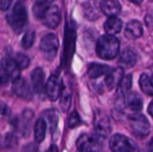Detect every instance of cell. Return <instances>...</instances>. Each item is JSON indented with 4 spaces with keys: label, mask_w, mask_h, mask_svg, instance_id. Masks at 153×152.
I'll return each mask as SVG.
<instances>
[{
    "label": "cell",
    "mask_w": 153,
    "mask_h": 152,
    "mask_svg": "<svg viewBox=\"0 0 153 152\" xmlns=\"http://www.w3.org/2000/svg\"><path fill=\"white\" fill-rule=\"evenodd\" d=\"M151 81H152V84H153V74H152V79H151Z\"/></svg>",
    "instance_id": "f35d334b"
},
{
    "label": "cell",
    "mask_w": 153,
    "mask_h": 152,
    "mask_svg": "<svg viewBox=\"0 0 153 152\" xmlns=\"http://www.w3.org/2000/svg\"><path fill=\"white\" fill-rule=\"evenodd\" d=\"M59 47V40L56 34L48 33L45 35L39 43V49L43 53L47 60H53L57 53Z\"/></svg>",
    "instance_id": "277c9868"
},
{
    "label": "cell",
    "mask_w": 153,
    "mask_h": 152,
    "mask_svg": "<svg viewBox=\"0 0 153 152\" xmlns=\"http://www.w3.org/2000/svg\"><path fill=\"white\" fill-rule=\"evenodd\" d=\"M46 152H58V148L56 145H51L50 148Z\"/></svg>",
    "instance_id": "d590c367"
},
{
    "label": "cell",
    "mask_w": 153,
    "mask_h": 152,
    "mask_svg": "<svg viewBox=\"0 0 153 152\" xmlns=\"http://www.w3.org/2000/svg\"><path fill=\"white\" fill-rule=\"evenodd\" d=\"M128 125L131 132L136 137L143 138L150 133V123L142 114H133L128 117Z\"/></svg>",
    "instance_id": "3957f363"
},
{
    "label": "cell",
    "mask_w": 153,
    "mask_h": 152,
    "mask_svg": "<svg viewBox=\"0 0 153 152\" xmlns=\"http://www.w3.org/2000/svg\"><path fill=\"white\" fill-rule=\"evenodd\" d=\"M47 123L44 119L39 118L34 125V140L37 143H40L44 141L46 136Z\"/></svg>",
    "instance_id": "44dd1931"
},
{
    "label": "cell",
    "mask_w": 153,
    "mask_h": 152,
    "mask_svg": "<svg viewBox=\"0 0 153 152\" xmlns=\"http://www.w3.org/2000/svg\"><path fill=\"white\" fill-rule=\"evenodd\" d=\"M137 60L138 56L136 52L131 47H126L122 51L118 60V64L125 68H130L136 65Z\"/></svg>",
    "instance_id": "5bb4252c"
},
{
    "label": "cell",
    "mask_w": 153,
    "mask_h": 152,
    "mask_svg": "<svg viewBox=\"0 0 153 152\" xmlns=\"http://www.w3.org/2000/svg\"><path fill=\"white\" fill-rule=\"evenodd\" d=\"M149 152H153V137L152 138L150 144H149Z\"/></svg>",
    "instance_id": "74e56055"
},
{
    "label": "cell",
    "mask_w": 153,
    "mask_h": 152,
    "mask_svg": "<svg viewBox=\"0 0 153 152\" xmlns=\"http://www.w3.org/2000/svg\"><path fill=\"white\" fill-rule=\"evenodd\" d=\"M8 113H9V108H8V107H7L5 104L0 102V114L8 115Z\"/></svg>",
    "instance_id": "836d02e7"
},
{
    "label": "cell",
    "mask_w": 153,
    "mask_h": 152,
    "mask_svg": "<svg viewBox=\"0 0 153 152\" xmlns=\"http://www.w3.org/2000/svg\"><path fill=\"white\" fill-rule=\"evenodd\" d=\"M64 90L63 82L57 75H51L46 84V93L51 101H56L61 97Z\"/></svg>",
    "instance_id": "52a82bcc"
},
{
    "label": "cell",
    "mask_w": 153,
    "mask_h": 152,
    "mask_svg": "<svg viewBox=\"0 0 153 152\" xmlns=\"http://www.w3.org/2000/svg\"><path fill=\"white\" fill-rule=\"evenodd\" d=\"M13 91L14 94L25 100H31L33 98V90L30 85L24 78H18L13 82Z\"/></svg>",
    "instance_id": "30bf717a"
},
{
    "label": "cell",
    "mask_w": 153,
    "mask_h": 152,
    "mask_svg": "<svg viewBox=\"0 0 153 152\" xmlns=\"http://www.w3.org/2000/svg\"><path fill=\"white\" fill-rule=\"evenodd\" d=\"M83 13L84 16L90 21L97 20L100 16L99 7L95 3L92 2H87L83 4Z\"/></svg>",
    "instance_id": "7402d4cb"
},
{
    "label": "cell",
    "mask_w": 153,
    "mask_h": 152,
    "mask_svg": "<svg viewBox=\"0 0 153 152\" xmlns=\"http://www.w3.org/2000/svg\"><path fill=\"white\" fill-rule=\"evenodd\" d=\"M13 60L15 61V63L17 64V65L19 66L21 70L27 68L30 65V58L26 55L22 54V53H17Z\"/></svg>",
    "instance_id": "83f0119b"
},
{
    "label": "cell",
    "mask_w": 153,
    "mask_h": 152,
    "mask_svg": "<svg viewBox=\"0 0 153 152\" xmlns=\"http://www.w3.org/2000/svg\"><path fill=\"white\" fill-rule=\"evenodd\" d=\"M109 148L113 152H133L134 143L123 134H115L110 138Z\"/></svg>",
    "instance_id": "8992f818"
},
{
    "label": "cell",
    "mask_w": 153,
    "mask_h": 152,
    "mask_svg": "<svg viewBox=\"0 0 153 152\" xmlns=\"http://www.w3.org/2000/svg\"><path fill=\"white\" fill-rule=\"evenodd\" d=\"M94 128L100 138H108L111 133V124L109 118L102 113L97 114L94 117Z\"/></svg>",
    "instance_id": "9c48e42d"
},
{
    "label": "cell",
    "mask_w": 153,
    "mask_h": 152,
    "mask_svg": "<svg viewBox=\"0 0 153 152\" xmlns=\"http://www.w3.org/2000/svg\"><path fill=\"white\" fill-rule=\"evenodd\" d=\"M150 1H153V0H150Z\"/></svg>",
    "instance_id": "ab89813d"
},
{
    "label": "cell",
    "mask_w": 153,
    "mask_h": 152,
    "mask_svg": "<svg viewBox=\"0 0 153 152\" xmlns=\"http://www.w3.org/2000/svg\"><path fill=\"white\" fill-rule=\"evenodd\" d=\"M43 24L49 29H56L61 22V11L56 4H51L45 12L42 19Z\"/></svg>",
    "instance_id": "ba28073f"
},
{
    "label": "cell",
    "mask_w": 153,
    "mask_h": 152,
    "mask_svg": "<svg viewBox=\"0 0 153 152\" xmlns=\"http://www.w3.org/2000/svg\"><path fill=\"white\" fill-rule=\"evenodd\" d=\"M119 49L120 42L115 36L103 35L97 41L96 52L101 59L112 60L116 58L119 53Z\"/></svg>",
    "instance_id": "6da1fadb"
},
{
    "label": "cell",
    "mask_w": 153,
    "mask_h": 152,
    "mask_svg": "<svg viewBox=\"0 0 153 152\" xmlns=\"http://www.w3.org/2000/svg\"><path fill=\"white\" fill-rule=\"evenodd\" d=\"M122 28H123V22L117 16L109 17L104 23V29L105 31L108 33V35L115 36L116 34L119 33L122 30Z\"/></svg>",
    "instance_id": "ac0fdd59"
},
{
    "label": "cell",
    "mask_w": 153,
    "mask_h": 152,
    "mask_svg": "<svg viewBox=\"0 0 153 152\" xmlns=\"http://www.w3.org/2000/svg\"><path fill=\"white\" fill-rule=\"evenodd\" d=\"M22 152H39V148L35 143H29L23 147Z\"/></svg>",
    "instance_id": "1f68e13d"
},
{
    "label": "cell",
    "mask_w": 153,
    "mask_h": 152,
    "mask_svg": "<svg viewBox=\"0 0 153 152\" xmlns=\"http://www.w3.org/2000/svg\"><path fill=\"white\" fill-rule=\"evenodd\" d=\"M47 117L50 123V126H51L52 131H54V129L57 125V120H58L57 113L55 110H50V111H48V115L47 116Z\"/></svg>",
    "instance_id": "f1b7e54d"
},
{
    "label": "cell",
    "mask_w": 153,
    "mask_h": 152,
    "mask_svg": "<svg viewBox=\"0 0 153 152\" xmlns=\"http://www.w3.org/2000/svg\"><path fill=\"white\" fill-rule=\"evenodd\" d=\"M111 71L110 67L107 65L92 63L88 67V75L91 79H97Z\"/></svg>",
    "instance_id": "d6986e66"
},
{
    "label": "cell",
    "mask_w": 153,
    "mask_h": 152,
    "mask_svg": "<svg viewBox=\"0 0 153 152\" xmlns=\"http://www.w3.org/2000/svg\"><path fill=\"white\" fill-rule=\"evenodd\" d=\"M13 0H0V10L7 11L12 4Z\"/></svg>",
    "instance_id": "d6a6232c"
},
{
    "label": "cell",
    "mask_w": 153,
    "mask_h": 152,
    "mask_svg": "<svg viewBox=\"0 0 153 152\" xmlns=\"http://www.w3.org/2000/svg\"><path fill=\"white\" fill-rule=\"evenodd\" d=\"M148 113L151 115V116L153 118V100L150 103V105L148 107Z\"/></svg>",
    "instance_id": "e575fe53"
},
{
    "label": "cell",
    "mask_w": 153,
    "mask_h": 152,
    "mask_svg": "<svg viewBox=\"0 0 153 152\" xmlns=\"http://www.w3.org/2000/svg\"><path fill=\"white\" fill-rule=\"evenodd\" d=\"M143 24L137 20L130 21L125 28V36L128 39H139L140 37L143 36Z\"/></svg>",
    "instance_id": "2e32d148"
},
{
    "label": "cell",
    "mask_w": 153,
    "mask_h": 152,
    "mask_svg": "<svg viewBox=\"0 0 153 152\" xmlns=\"http://www.w3.org/2000/svg\"><path fill=\"white\" fill-rule=\"evenodd\" d=\"M125 77V71L122 67H117L111 70L105 78V84L109 90H113L120 84Z\"/></svg>",
    "instance_id": "7c38bea8"
},
{
    "label": "cell",
    "mask_w": 153,
    "mask_h": 152,
    "mask_svg": "<svg viewBox=\"0 0 153 152\" xmlns=\"http://www.w3.org/2000/svg\"><path fill=\"white\" fill-rule=\"evenodd\" d=\"M139 84L143 93L149 96H153V84L150 77L146 73H143L141 75L139 80Z\"/></svg>",
    "instance_id": "d4e9b609"
},
{
    "label": "cell",
    "mask_w": 153,
    "mask_h": 152,
    "mask_svg": "<svg viewBox=\"0 0 153 152\" xmlns=\"http://www.w3.org/2000/svg\"><path fill=\"white\" fill-rule=\"evenodd\" d=\"M31 82H32L33 88H34V90L36 91V93L39 94V95L43 94L45 90H46V87L44 86L45 73L41 68L37 67L32 71V73H31Z\"/></svg>",
    "instance_id": "9a60e30c"
},
{
    "label": "cell",
    "mask_w": 153,
    "mask_h": 152,
    "mask_svg": "<svg viewBox=\"0 0 153 152\" xmlns=\"http://www.w3.org/2000/svg\"><path fill=\"white\" fill-rule=\"evenodd\" d=\"M125 106L132 111L139 112L143 109V103L142 98L136 92H129L125 97Z\"/></svg>",
    "instance_id": "e0dca14e"
},
{
    "label": "cell",
    "mask_w": 153,
    "mask_h": 152,
    "mask_svg": "<svg viewBox=\"0 0 153 152\" xmlns=\"http://www.w3.org/2000/svg\"><path fill=\"white\" fill-rule=\"evenodd\" d=\"M9 80H10L9 76L4 73V71L2 68H0V87L6 85Z\"/></svg>",
    "instance_id": "4dcf8cb0"
},
{
    "label": "cell",
    "mask_w": 153,
    "mask_h": 152,
    "mask_svg": "<svg viewBox=\"0 0 153 152\" xmlns=\"http://www.w3.org/2000/svg\"><path fill=\"white\" fill-rule=\"evenodd\" d=\"M132 79H133V76L131 74H128L123 78L122 82H120V84L117 87V95L119 97L124 98L127 93L130 92L132 83H133Z\"/></svg>",
    "instance_id": "cb8c5ba5"
},
{
    "label": "cell",
    "mask_w": 153,
    "mask_h": 152,
    "mask_svg": "<svg viewBox=\"0 0 153 152\" xmlns=\"http://www.w3.org/2000/svg\"><path fill=\"white\" fill-rule=\"evenodd\" d=\"M36 38V33L34 30H28L22 39V47L24 49H29L32 47Z\"/></svg>",
    "instance_id": "484cf974"
},
{
    "label": "cell",
    "mask_w": 153,
    "mask_h": 152,
    "mask_svg": "<svg viewBox=\"0 0 153 152\" xmlns=\"http://www.w3.org/2000/svg\"><path fill=\"white\" fill-rule=\"evenodd\" d=\"M1 68L9 76V78L13 80V82L21 77V69L19 68L13 58L8 56L3 57L1 60Z\"/></svg>",
    "instance_id": "8fae6325"
},
{
    "label": "cell",
    "mask_w": 153,
    "mask_h": 152,
    "mask_svg": "<svg viewBox=\"0 0 153 152\" xmlns=\"http://www.w3.org/2000/svg\"><path fill=\"white\" fill-rule=\"evenodd\" d=\"M6 21L14 32L21 33L26 27L28 22V13L24 4L20 2L16 3L12 12L6 15Z\"/></svg>",
    "instance_id": "7a4b0ae2"
},
{
    "label": "cell",
    "mask_w": 153,
    "mask_h": 152,
    "mask_svg": "<svg viewBox=\"0 0 153 152\" xmlns=\"http://www.w3.org/2000/svg\"><path fill=\"white\" fill-rule=\"evenodd\" d=\"M54 1L55 0H35L32 6L34 16H36L38 19H42L45 12Z\"/></svg>",
    "instance_id": "ffe728a7"
},
{
    "label": "cell",
    "mask_w": 153,
    "mask_h": 152,
    "mask_svg": "<svg viewBox=\"0 0 153 152\" xmlns=\"http://www.w3.org/2000/svg\"><path fill=\"white\" fill-rule=\"evenodd\" d=\"M72 103V95L70 91L66 89H64L62 95H61V101H60V107L64 112H66Z\"/></svg>",
    "instance_id": "4316f807"
},
{
    "label": "cell",
    "mask_w": 153,
    "mask_h": 152,
    "mask_svg": "<svg viewBox=\"0 0 153 152\" xmlns=\"http://www.w3.org/2000/svg\"><path fill=\"white\" fill-rule=\"evenodd\" d=\"M33 112L30 109L24 110L22 113V123L19 122V125H20V129L22 133V134L27 135L30 133V122L33 118Z\"/></svg>",
    "instance_id": "603a6c76"
},
{
    "label": "cell",
    "mask_w": 153,
    "mask_h": 152,
    "mask_svg": "<svg viewBox=\"0 0 153 152\" xmlns=\"http://www.w3.org/2000/svg\"><path fill=\"white\" fill-rule=\"evenodd\" d=\"M130 2H132L133 4H137V5H139V4H141L143 2V0H129Z\"/></svg>",
    "instance_id": "8d00e7d4"
},
{
    "label": "cell",
    "mask_w": 153,
    "mask_h": 152,
    "mask_svg": "<svg viewBox=\"0 0 153 152\" xmlns=\"http://www.w3.org/2000/svg\"><path fill=\"white\" fill-rule=\"evenodd\" d=\"M69 127L70 128H74L78 125H81V119H80V116L78 115V113L76 111H74L70 117H69Z\"/></svg>",
    "instance_id": "f546056e"
},
{
    "label": "cell",
    "mask_w": 153,
    "mask_h": 152,
    "mask_svg": "<svg viewBox=\"0 0 153 152\" xmlns=\"http://www.w3.org/2000/svg\"><path fill=\"white\" fill-rule=\"evenodd\" d=\"M101 12L109 17H115L121 12V4L119 0H101L100 2Z\"/></svg>",
    "instance_id": "4fadbf2b"
},
{
    "label": "cell",
    "mask_w": 153,
    "mask_h": 152,
    "mask_svg": "<svg viewBox=\"0 0 153 152\" xmlns=\"http://www.w3.org/2000/svg\"><path fill=\"white\" fill-rule=\"evenodd\" d=\"M79 152H100L102 150V142L98 135L82 134L76 142Z\"/></svg>",
    "instance_id": "5b68a950"
}]
</instances>
